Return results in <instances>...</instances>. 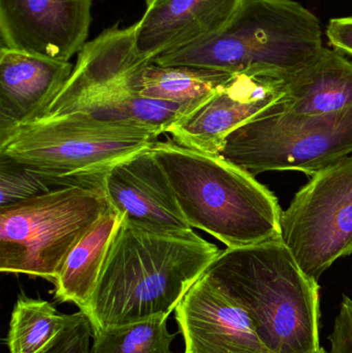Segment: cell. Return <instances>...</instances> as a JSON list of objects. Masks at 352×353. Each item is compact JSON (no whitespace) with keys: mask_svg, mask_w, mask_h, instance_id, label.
I'll return each mask as SVG.
<instances>
[{"mask_svg":"<svg viewBox=\"0 0 352 353\" xmlns=\"http://www.w3.org/2000/svg\"><path fill=\"white\" fill-rule=\"evenodd\" d=\"M281 240L313 279L352 254V154L310 178L281 218Z\"/></svg>","mask_w":352,"mask_h":353,"instance_id":"8","label":"cell"},{"mask_svg":"<svg viewBox=\"0 0 352 353\" xmlns=\"http://www.w3.org/2000/svg\"><path fill=\"white\" fill-rule=\"evenodd\" d=\"M99 178H61L29 169L6 157H0V207L12 205L31 197L51 192L80 183L105 181Z\"/></svg>","mask_w":352,"mask_h":353,"instance_id":"22","label":"cell"},{"mask_svg":"<svg viewBox=\"0 0 352 353\" xmlns=\"http://www.w3.org/2000/svg\"><path fill=\"white\" fill-rule=\"evenodd\" d=\"M318 353H327V352H324V348H322V350H320V352H318Z\"/></svg>","mask_w":352,"mask_h":353,"instance_id":"28","label":"cell"},{"mask_svg":"<svg viewBox=\"0 0 352 353\" xmlns=\"http://www.w3.org/2000/svg\"><path fill=\"white\" fill-rule=\"evenodd\" d=\"M326 32L334 50L352 59V17L332 19Z\"/></svg>","mask_w":352,"mask_h":353,"instance_id":"25","label":"cell"},{"mask_svg":"<svg viewBox=\"0 0 352 353\" xmlns=\"http://www.w3.org/2000/svg\"><path fill=\"white\" fill-rule=\"evenodd\" d=\"M185 353H271L249 317L203 275L175 309Z\"/></svg>","mask_w":352,"mask_h":353,"instance_id":"12","label":"cell"},{"mask_svg":"<svg viewBox=\"0 0 352 353\" xmlns=\"http://www.w3.org/2000/svg\"><path fill=\"white\" fill-rule=\"evenodd\" d=\"M145 2H146L147 8H148V6H150L151 2H152V0H145Z\"/></svg>","mask_w":352,"mask_h":353,"instance_id":"27","label":"cell"},{"mask_svg":"<svg viewBox=\"0 0 352 353\" xmlns=\"http://www.w3.org/2000/svg\"><path fill=\"white\" fill-rule=\"evenodd\" d=\"M220 252L194 230L163 234L124 219L82 312L93 333L169 316Z\"/></svg>","mask_w":352,"mask_h":353,"instance_id":"1","label":"cell"},{"mask_svg":"<svg viewBox=\"0 0 352 353\" xmlns=\"http://www.w3.org/2000/svg\"><path fill=\"white\" fill-rule=\"evenodd\" d=\"M136 24L125 28L115 25L87 41L68 82L37 119L60 115L84 93L122 80L132 70L150 63L136 49Z\"/></svg>","mask_w":352,"mask_h":353,"instance_id":"15","label":"cell"},{"mask_svg":"<svg viewBox=\"0 0 352 353\" xmlns=\"http://www.w3.org/2000/svg\"><path fill=\"white\" fill-rule=\"evenodd\" d=\"M283 78L237 74L214 94L184 114L167 134L182 146L220 154L229 134L278 103Z\"/></svg>","mask_w":352,"mask_h":353,"instance_id":"10","label":"cell"},{"mask_svg":"<svg viewBox=\"0 0 352 353\" xmlns=\"http://www.w3.org/2000/svg\"><path fill=\"white\" fill-rule=\"evenodd\" d=\"M112 208L105 181L0 207V272L54 283L70 250Z\"/></svg>","mask_w":352,"mask_h":353,"instance_id":"5","label":"cell"},{"mask_svg":"<svg viewBox=\"0 0 352 353\" xmlns=\"http://www.w3.org/2000/svg\"><path fill=\"white\" fill-rule=\"evenodd\" d=\"M161 134L80 112L39 118L0 141V157L61 178H99L151 148Z\"/></svg>","mask_w":352,"mask_h":353,"instance_id":"6","label":"cell"},{"mask_svg":"<svg viewBox=\"0 0 352 353\" xmlns=\"http://www.w3.org/2000/svg\"><path fill=\"white\" fill-rule=\"evenodd\" d=\"M68 315L60 314L51 303L19 296L10 317L6 346L10 353H37L63 329Z\"/></svg>","mask_w":352,"mask_h":353,"instance_id":"20","label":"cell"},{"mask_svg":"<svg viewBox=\"0 0 352 353\" xmlns=\"http://www.w3.org/2000/svg\"><path fill=\"white\" fill-rule=\"evenodd\" d=\"M204 275L238 307L271 353H318L320 285L279 240L227 248Z\"/></svg>","mask_w":352,"mask_h":353,"instance_id":"2","label":"cell"},{"mask_svg":"<svg viewBox=\"0 0 352 353\" xmlns=\"http://www.w3.org/2000/svg\"><path fill=\"white\" fill-rule=\"evenodd\" d=\"M123 220L112 208L70 250L54 282L56 300L72 303L80 311L86 309Z\"/></svg>","mask_w":352,"mask_h":353,"instance_id":"18","label":"cell"},{"mask_svg":"<svg viewBox=\"0 0 352 353\" xmlns=\"http://www.w3.org/2000/svg\"><path fill=\"white\" fill-rule=\"evenodd\" d=\"M165 171L191 228L227 248L281 239L282 210L276 195L256 176L220 154L157 141L150 148Z\"/></svg>","mask_w":352,"mask_h":353,"instance_id":"3","label":"cell"},{"mask_svg":"<svg viewBox=\"0 0 352 353\" xmlns=\"http://www.w3.org/2000/svg\"><path fill=\"white\" fill-rule=\"evenodd\" d=\"M92 0H0L2 47L70 61L87 43Z\"/></svg>","mask_w":352,"mask_h":353,"instance_id":"9","label":"cell"},{"mask_svg":"<svg viewBox=\"0 0 352 353\" xmlns=\"http://www.w3.org/2000/svg\"><path fill=\"white\" fill-rule=\"evenodd\" d=\"M283 109L295 115L337 113L352 107V61L324 48L301 70L283 77Z\"/></svg>","mask_w":352,"mask_h":353,"instance_id":"16","label":"cell"},{"mask_svg":"<svg viewBox=\"0 0 352 353\" xmlns=\"http://www.w3.org/2000/svg\"><path fill=\"white\" fill-rule=\"evenodd\" d=\"M242 0H165L148 6L136 24L138 53L147 61L205 41L231 22Z\"/></svg>","mask_w":352,"mask_h":353,"instance_id":"14","label":"cell"},{"mask_svg":"<svg viewBox=\"0 0 352 353\" xmlns=\"http://www.w3.org/2000/svg\"><path fill=\"white\" fill-rule=\"evenodd\" d=\"M74 70L70 61L0 49V141L39 118Z\"/></svg>","mask_w":352,"mask_h":353,"instance_id":"13","label":"cell"},{"mask_svg":"<svg viewBox=\"0 0 352 353\" xmlns=\"http://www.w3.org/2000/svg\"><path fill=\"white\" fill-rule=\"evenodd\" d=\"M194 108L136 94L121 81H116L81 95L60 115L80 112L97 119L134 124L163 134Z\"/></svg>","mask_w":352,"mask_h":353,"instance_id":"17","label":"cell"},{"mask_svg":"<svg viewBox=\"0 0 352 353\" xmlns=\"http://www.w3.org/2000/svg\"><path fill=\"white\" fill-rule=\"evenodd\" d=\"M169 316L93 333L90 353H172L175 334L167 330Z\"/></svg>","mask_w":352,"mask_h":353,"instance_id":"21","label":"cell"},{"mask_svg":"<svg viewBox=\"0 0 352 353\" xmlns=\"http://www.w3.org/2000/svg\"><path fill=\"white\" fill-rule=\"evenodd\" d=\"M329 340V353H352V300L349 296L343 298Z\"/></svg>","mask_w":352,"mask_h":353,"instance_id":"24","label":"cell"},{"mask_svg":"<svg viewBox=\"0 0 352 353\" xmlns=\"http://www.w3.org/2000/svg\"><path fill=\"white\" fill-rule=\"evenodd\" d=\"M324 48L320 20L299 2L242 0L220 32L151 63L283 78L313 61Z\"/></svg>","mask_w":352,"mask_h":353,"instance_id":"4","label":"cell"},{"mask_svg":"<svg viewBox=\"0 0 352 353\" xmlns=\"http://www.w3.org/2000/svg\"><path fill=\"white\" fill-rule=\"evenodd\" d=\"M161 1H165V0H152V2H151L150 6H153V4H155V3H159V2H161Z\"/></svg>","mask_w":352,"mask_h":353,"instance_id":"26","label":"cell"},{"mask_svg":"<svg viewBox=\"0 0 352 353\" xmlns=\"http://www.w3.org/2000/svg\"><path fill=\"white\" fill-rule=\"evenodd\" d=\"M92 327L88 317L80 311L68 315V323L49 344L37 353H90Z\"/></svg>","mask_w":352,"mask_h":353,"instance_id":"23","label":"cell"},{"mask_svg":"<svg viewBox=\"0 0 352 353\" xmlns=\"http://www.w3.org/2000/svg\"><path fill=\"white\" fill-rule=\"evenodd\" d=\"M233 77L210 68L147 63L128 72L121 82L143 97L198 107Z\"/></svg>","mask_w":352,"mask_h":353,"instance_id":"19","label":"cell"},{"mask_svg":"<svg viewBox=\"0 0 352 353\" xmlns=\"http://www.w3.org/2000/svg\"><path fill=\"white\" fill-rule=\"evenodd\" d=\"M352 154V107L295 115L281 99L229 134L220 155L253 176L297 171L313 176Z\"/></svg>","mask_w":352,"mask_h":353,"instance_id":"7","label":"cell"},{"mask_svg":"<svg viewBox=\"0 0 352 353\" xmlns=\"http://www.w3.org/2000/svg\"><path fill=\"white\" fill-rule=\"evenodd\" d=\"M105 188L114 209L138 228L163 234L194 230L150 148L114 165L105 175Z\"/></svg>","mask_w":352,"mask_h":353,"instance_id":"11","label":"cell"}]
</instances>
